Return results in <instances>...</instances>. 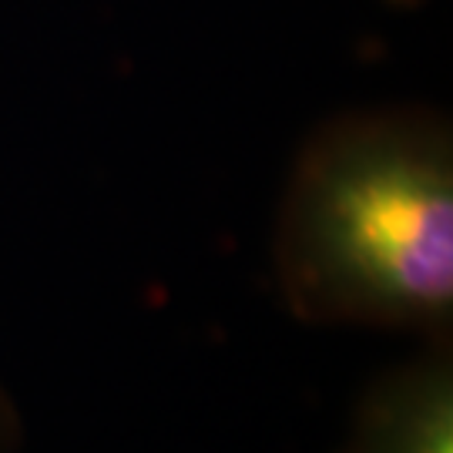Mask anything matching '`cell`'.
I'll use <instances>...</instances> for the list:
<instances>
[{
	"mask_svg": "<svg viewBox=\"0 0 453 453\" xmlns=\"http://www.w3.org/2000/svg\"><path fill=\"white\" fill-rule=\"evenodd\" d=\"M389 4H400V7H413V4H420V0H389Z\"/></svg>",
	"mask_w": 453,
	"mask_h": 453,
	"instance_id": "277c9868",
	"label": "cell"
},
{
	"mask_svg": "<svg viewBox=\"0 0 453 453\" xmlns=\"http://www.w3.org/2000/svg\"><path fill=\"white\" fill-rule=\"evenodd\" d=\"M336 453H453V340L372 376Z\"/></svg>",
	"mask_w": 453,
	"mask_h": 453,
	"instance_id": "7a4b0ae2",
	"label": "cell"
},
{
	"mask_svg": "<svg viewBox=\"0 0 453 453\" xmlns=\"http://www.w3.org/2000/svg\"><path fill=\"white\" fill-rule=\"evenodd\" d=\"M296 323L453 340V128L423 104L359 108L299 145L273 228Z\"/></svg>",
	"mask_w": 453,
	"mask_h": 453,
	"instance_id": "6da1fadb",
	"label": "cell"
},
{
	"mask_svg": "<svg viewBox=\"0 0 453 453\" xmlns=\"http://www.w3.org/2000/svg\"><path fill=\"white\" fill-rule=\"evenodd\" d=\"M20 447H24V417L11 389L0 380V453H20Z\"/></svg>",
	"mask_w": 453,
	"mask_h": 453,
	"instance_id": "3957f363",
	"label": "cell"
}]
</instances>
